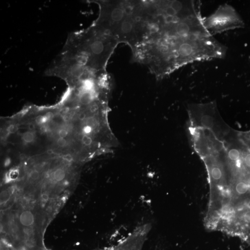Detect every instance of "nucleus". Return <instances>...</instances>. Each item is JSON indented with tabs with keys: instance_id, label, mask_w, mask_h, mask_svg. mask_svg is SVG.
Wrapping results in <instances>:
<instances>
[{
	"instance_id": "2eb2a0df",
	"label": "nucleus",
	"mask_w": 250,
	"mask_h": 250,
	"mask_svg": "<svg viewBox=\"0 0 250 250\" xmlns=\"http://www.w3.org/2000/svg\"><path fill=\"white\" fill-rule=\"evenodd\" d=\"M63 159H64L68 161H71L72 160V157L69 154H67V155H64L63 156Z\"/></svg>"
},
{
	"instance_id": "9d476101",
	"label": "nucleus",
	"mask_w": 250,
	"mask_h": 250,
	"mask_svg": "<svg viewBox=\"0 0 250 250\" xmlns=\"http://www.w3.org/2000/svg\"><path fill=\"white\" fill-rule=\"evenodd\" d=\"M245 166L248 169H250V153L247 154L244 158Z\"/></svg>"
},
{
	"instance_id": "9b49d317",
	"label": "nucleus",
	"mask_w": 250,
	"mask_h": 250,
	"mask_svg": "<svg viewBox=\"0 0 250 250\" xmlns=\"http://www.w3.org/2000/svg\"><path fill=\"white\" fill-rule=\"evenodd\" d=\"M18 127L16 125L12 124L8 126V131L10 133H15L17 131Z\"/></svg>"
},
{
	"instance_id": "1a4fd4ad",
	"label": "nucleus",
	"mask_w": 250,
	"mask_h": 250,
	"mask_svg": "<svg viewBox=\"0 0 250 250\" xmlns=\"http://www.w3.org/2000/svg\"><path fill=\"white\" fill-rule=\"evenodd\" d=\"M30 177L32 179L34 180H36L38 179L39 178V173L37 170L32 171L31 173H30Z\"/></svg>"
},
{
	"instance_id": "7ed1b4c3",
	"label": "nucleus",
	"mask_w": 250,
	"mask_h": 250,
	"mask_svg": "<svg viewBox=\"0 0 250 250\" xmlns=\"http://www.w3.org/2000/svg\"><path fill=\"white\" fill-rule=\"evenodd\" d=\"M206 30L212 36L224 32L244 27V22L237 12L230 5L219 6L214 13L203 18Z\"/></svg>"
},
{
	"instance_id": "f8f14e48",
	"label": "nucleus",
	"mask_w": 250,
	"mask_h": 250,
	"mask_svg": "<svg viewBox=\"0 0 250 250\" xmlns=\"http://www.w3.org/2000/svg\"><path fill=\"white\" fill-rule=\"evenodd\" d=\"M66 143V140L64 138H59L57 141V144L60 147H64Z\"/></svg>"
},
{
	"instance_id": "20e7f679",
	"label": "nucleus",
	"mask_w": 250,
	"mask_h": 250,
	"mask_svg": "<svg viewBox=\"0 0 250 250\" xmlns=\"http://www.w3.org/2000/svg\"><path fill=\"white\" fill-rule=\"evenodd\" d=\"M19 220L21 224L25 227H29L34 224V217L30 211H25L20 215Z\"/></svg>"
},
{
	"instance_id": "ddd939ff",
	"label": "nucleus",
	"mask_w": 250,
	"mask_h": 250,
	"mask_svg": "<svg viewBox=\"0 0 250 250\" xmlns=\"http://www.w3.org/2000/svg\"><path fill=\"white\" fill-rule=\"evenodd\" d=\"M68 131L66 130L62 129L60 130V131L58 132V135H59L60 138H65L68 135Z\"/></svg>"
},
{
	"instance_id": "f257e3e1",
	"label": "nucleus",
	"mask_w": 250,
	"mask_h": 250,
	"mask_svg": "<svg viewBox=\"0 0 250 250\" xmlns=\"http://www.w3.org/2000/svg\"><path fill=\"white\" fill-rule=\"evenodd\" d=\"M200 1H142L133 58L157 78L194 62L225 57L227 48L207 31Z\"/></svg>"
},
{
	"instance_id": "4468645a",
	"label": "nucleus",
	"mask_w": 250,
	"mask_h": 250,
	"mask_svg": "<svg viewBox=\"0 0 250 250\" xmlns=\"http://www.w3.org/2000/svg\"><path fill=\"white\" fill-rule=\"evenodd\" d=\"M45 115L46 116V118H47L48 120H51V119H52V118H53V113H52V112H47V113L45 114Z\"/></svg>"
},
{
	"instance_id": "39448f33",
	"label": "nucleus",
	"mask_w": 250,
	"mask_h": 250,
	"mask_svg": "<svg viewBox=\"0 0 250 250\" xmlns=\"http://www.w3.org/2000/svg\"><path fill=\"white\" fill-rule=\"evenodd\" d=\"M240 157V152L238 150L233 148L229 150L228 152V157L232 162L237 161Z\"/></svg>"
},
{
	"instance_id": "423d86ee",
	"label": "nucleus",
	"mask_w": 250,
	"mask_h": 250,
	"mask_svg": "<svg viewBox=\"0 0 250 250\" xmlns=\"http://www.w3.org/2000/svg\"><path fill=\"white\" fill-rule=\"evenodd\" d=\"M65 177V172L62 169H58L53 173V177L54 179L58 182L61 181Z\"/></svg>"
},
{
	"instance_id": "0eeeda50",
	"label": "nucleus",
	"mask_w": 250,
	"mask_h": 250,
	"mask_svg": "<svg viewBox=\"0 0 250 250\" xmlns=\"http://www.w3.org/2000/svg\"><path fill=\"white\" fill-rule=\"evenodd\" d=\"M22 139L25 142L31 143L34 141V135L32 132H27L23 134Z\"/></svg>"
},
{
	"instance_id": "f03ea898",
	"label": "nucleus",
	"mask_w": 250,
	"mask_h": 250,
	"mask_svg": "<svg viewBox=\"0 0 250 250\" xmlns=\"http://www.w3.org/2000/svg\"><path fill=\"white\" fill-rule=\"evenodd\" d=\"M119 43L115 37L93 23L86 29L71 33L60 52L76 66L104 71Z\"/></svg>"
},
{
	"instance_id": "f3484780",
	"label": "nucleus",
	"mask_w": 250,
	"mask_h": 250,
	"mask_svg": "<svg viewBox=\"0 0 250 250\" xmlns=\"http://www.w3.org/2000/svg\"><path fill=\"white\" fill-rule=\"evenodd\" d=\"M52 150H49L48 151V153H49V154H51V153H52Z\"/></svg>"
},
{
	"instance_id": "6e6552de",
	"label": "nucleus",
	"mask_w": 250,
	"mask_h": 250,
	"mask_svg": "<svg viewBox=\"0 0 250 250\" xmlns=\"http://www.w3.org/2000/svg\"><path fill=\"white\" fill-rule=\"evenodd\" d=\"M49 121L47 118H46L45 115L42 116L39 115L38 117H36L35 119V122L36 123L39 125H41V124H45V123Z\"/></svg>"
},
{
	"instance_id": "dca6fc26",
	"label": "nucleus",
	"mask_w": 250,
	"mask_h": 250,
	"mask_svg": "<svg viewBox=\"0 0 250 250\" xmlns=\"http://www.w3.org/2000/svg\"><path fill=\"white\" fill-rule=\"evenodd\" d=\"M41 130L42 132H45L46 131V128L45 127H42Z\"/></svg>"
}]
</instances>
